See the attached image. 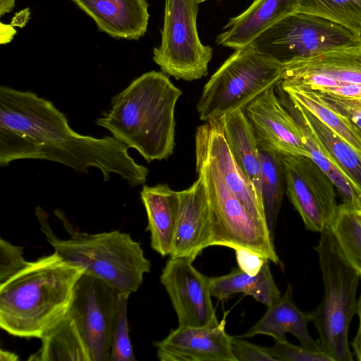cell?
<instances>
[{"label":"cell","instance_id":"obj_1","mask_svg":"<svg viewBox=\"0 0 361 361\" xmlns=\"http://www.w3.org/2000/svg\"><path fill=\"white\" fill-rule=\"evenodd\" d=\"M113 136L101 138L73 130L49 100L31 91L0 87V166L18 159L56 162L87 174L98 169L104 181L115 173L130 186L146 183L149 169Z\"/></svg>","mask_w":361,"mask_h":361},{"label":"cell","instance_id":"obj_2","mask_svg":"<svg viewBox=\"0 0 361 361\" xmlns=\"http://www.w3.org/2000/svg\"><path fill=\"white\" fill-rule=\"evenodd\" d=\"M182 94L162 71L145 73L112 97L96 124L148 163L167 159L175 147V107Z\"/></svg>","mask_w":361,"mask_h":361},{"label":"cell","instance_id":"obj_3","mask_svg":"<svg viewBox=\"0 0 361 361\" xmlns=\"http://www.w3.org/2000/svg\"><path fill=\"white\" fill-rule=\"evenodd\" d=\"M82 268L57 253L30 262L0 283V327L20 338H41L68 312Z\"/></svg>","mask_w":361,"mask_h":361},{"label":"cell","instance_id":"obj_4","mask_svg":"<svg viewBox=\"0 0 361 361\" xmlns=\"http://www.w3.org/2000/svg\"><path fill=\"white\" fill-rule=\"evenodd\" d=\"M41 231L54 250L64 261L82 268L84 274L99 279L120 293L131 294L140 287L151 263L145 257L139 242L118 230L87 233L75 229L59 209L54 214L69 234L60 239L53 232L48 215L41 207L35 208Z\"/></svg>","mask_w":361,"mask_h":361},{"label":"cell","instance_id":"obj_5","mask_svg":"<svg viewBox=\"0 0 361 361\" xmlns=\"http://www.w3.org/2000/svg\"><path fill=\"white\" fill-rule=\"evenodd\" d=\"M322 275L324 295L310 312L321 349L332 361H353L348 331L356 314V293L360 274L341 251L329 227L320 233L314 247Z\"/></svg>","mask_w":361,"mask_h":361},{"label":"cell","instance_id":"obj_6","mask_svg":"<svg viewBox=\"0 0 361 361\" xmlns=\"http://www.w3.org/2000/svg\"><path fill=\"white\" fill-rule=\"evenodd\" d=\"M283 65L257 52L251 45L235 50L204 86L197 104L201 121H219L244 109L280 82Z\"/></svg>","mask_w":361,"mask_h":361},{"label":"cell","instance_id":"obj_7","mask_svg":"<svg viewBox=\"0 0 361 361\" xmlns=\"http://www.w3.org/2000/svg\"><path fill=\"white\" fill-rule=\"evenodd\" d=\"M195 166L197 174L203 178L209 200V246L249 249L283 267L267 225L255 218L229 190L215 164L197 145Z\"/></svg>","mask_w":361,"mask_h":361},{"label":"cell","instance_id":"obj_8","mask_svg":"<svg viewBox=\"0 0 361 361\" xmlns=\"http://www.w3.org/2000/svg\"><path fill=\"white\" fill-rule=\"evenodd\" d=\"M361 44V37L325 18L300 12L290 14L250 44L264 56L285 65Z\"/></svg>","mask_w":361,"mask_h":361},{"label":"cell","instance_id":"obj_9","mask_svg":"<svg viewBox=\"0 0 361 361\" xmlns=\"http://www.w3.org/2000/svg\"><path fill=\"white\" fill-rule=\"evenodd\" d=\"M197 0H165L161 41L153 61L176 80L192 81L208 74L212 49L204 45L197 30Z\"/></svg>","mask_w":361,"mask_h":361},{"label":"cell","instance_id":"obj_10","mask_svg":"<svg viewBox=\"0 0 361 361\" xmlns=\"http://www.w3.org/2000/svg\"><path fill=\"white\" fill-rule=\"evenodd\" d=\"M121 293L105 281L83 274L68 310L89 349L92 361H110Z\"/></svg>","mask_w":361,"mask_h":361},{"label":"cell","instance_id":"obj_11","mask_svg":"<svg viewBox=\"0 0 361 361\" xmlns=\"http://www.w3.org/2000/svg\"><path fill=\"white\" fill-rule=\"evenodd\" d=\"M287 195L307 230L322 233L329 227L338 204L335 185L305 156H282Z\"/></svg>","mask_w":361,"mask_h":361},{"label":"cell","instance_id":"obj_12","mask_svg":"<svg viewBox=\"0 0 361 361\" xmlns=\"http://www.w3.org/2000/svg\"><path fill=\"white\" fill-rule=\"evenodd\" d=\"M278 84L284 90L317 93L361 84V44L285 64Z\"/></svg>","mask_w":361,"mask_h":361},{"label":"cell","instance_id":"obj_13","mask_svg":"<svg viewBox=\"0 0 361 361\" xmlns=\"http://www.w3.org/2000/svg\"><path fill=\"white\" fill-rule=\"evenodd\" d=\"M193 262L170 257L160 276L175 312L178 326H207L219 324L212 301L209 278L197 271Z\"/></svg>","mask_w":361,"mask_h":361},{"label":"cell","instance_id":"obj_14","mask_svg":"<svg viewBox=\"0 0 361 361\" xmlns=\"http://www.w3.org/2000/svg\"><path fill=\"white\" fill-rule=\"evenodd\" d=\"M275 86L262 92L243 110L258 148L282 156L309 157L300 130L279 100Z\"/></svg>","mask_w":361,"mask_h":361},{"label":"cell","instance_id":"obj_15","mask_svg":"<svg viewBox=\"0 0 361 361\" xmlns=\"http://www.w3.org/2000/svg\"><path fill=\"white\" fill-rule=\"evenodd\" d=\"M231 338L224 319L216 326H178L154 345L161 361H236Z\"/></svg>","mask_w":361,"mask_h":361},{"label":"cell","instance_id":"obj_16","mask_svg":"<svg viewBox=\"0 0 361 361\" xmlns=\"http://www.w3.org/2000/svg\"><path fill=\"white\" fill-rule=\"evenodd\" d=\"M187 189L178 191L180 204L173 249L170 257L194 261L209 247L210 208L202 176Z\"/></svg>","mask_w":361,"mask_h":361},{"label":"cell","instance_id":"obj_17","mask_svg":"<svg viewBox=\"0 0 361 361\" xmlns=\"http://www.w3.org/2000/svg\"><path fill=\"white\" fill-rule=\"evenodd\" d=\"M195 145L213 161L229 190L255 218L267 224L264 207L235 161L218 121L204 123L197 128Z\"/></svg>","mask_w":361,"mask_h":361},{"label":"cell","instance_id":"obj_18","mask_svg":"<svg viewBox=\"0 0 361 361\" xmlns=\"http://www.w3.org/2000/svg\"><path fill=\"white\" fill-rule=\"evenodd\" d=\"M99 30L115 38L139 39L147 29V0H72Z\"/></svg>","mask_w":361,"mask_h":361},{"label":"cell","instance_id":"obj_19","mask_svg":"<svg viewBox=\"0 0 361 361\" xmlns=\"http://www.w3.org/2000/svg\"><path fill=\"white\" fill-rule=\"evenodd\" d=\"M300 0H255L225 25L216 42L235 50L250 46L262 33L287 16L298 12Z\"/></svg>","mask_w":361,"mask_h":361},{"label":"cell","instance_id":"obj_20","mask_svg":"<svg viewBox=\"0 0 361 361\" xmlns=\"http://www.w3.org/2000/svg\"><path fill=\"white\" fill-rule=\"evenodd\" d=\"M140 199L147 217L151 247L162 257L171 255L179 211V192L167 184L144 185Z\"/></svg>","mask_w":361,"mask_h":361},{"label":"cell","instance_id":"obj_21","mask_svg":"<svg viewBox=\"0 0 361 361\" xmlns=\"http://www.w3.org/2000/svg\"><path fill=\"white\" fill-rule=\"evenodd\" d=\"M310 322H312L310 312H304L297 307L293 300V288L288 283L279 300L268 307L262 317L240 337L264 334L274 339H286L288 333L295 336L304 348L322 351L319 341H314L308 332Z\"/></svg>","mask_w":361,"mask_h":361},{"label":"cell","instance_id":"obj_22","mask_svg":"<svg viewBox=\"0 0 361 361\" xmlns=\"http://www.w3.org/2000/svg\"><path fill=\"white\" fill-rule=\"evenodd\" d=\"M275 90L281 104L299 127L309 157L331 180L341 194L343 204L353 208H360V192L338 167L322 141L310 127L296 102L278 83L275 86Z\"/></svg>","mask_w":361,"mask_h":361},{"label":"cell","instance_id":"obj_23","mask_svg":"<svg viewBox=\"0 0 361 361\" xmlns=\"http://www.w3.org/2000/svg\"><path fill=\"white\" fill-rule=\"evenodd\" d=\"M217 121L235 161L252 183L257 200L263 206L259 150L244 111H235Z\"/></svg>","mask_w":361,"mask_h":361},{"label":"cell","instance_id":"obj_24","mask_svg":"<svg viewBox=\"0 0 361 361\" xmlns=\"http://www.w3.org/2000/svg\"><path fill=\"white\" fill-rule=\"evenodd\" d=\"M212 296L223 300L231 295L242 293L251 295L267 307L276 302L281 296L267 259L256 275H250L240 268H233L225 275L209 278Z\"/></svg>","mask_w":361,"mask_h":361},{"label":"cell","instance_id":"obj_25","mask_svg":"<svg viewBox=\"0 0 361 361\" xmlns=\"http://www.w3.org/2000/svg\"><path fill=\"white\" fill-rule=\"evenodd\" d=\"M40 339L42 345L30 360L92 361L89 349L69 312Z\"/></svg>","mask_w":361,"mask_h":361},{"label":"cell","instance_id":"obj_26","mask_svg":"<svg viewBox=\"0 0 361 361\" xmlns=\"http://www.w3.org/2000/svg\"><path fill=\"white\" fill-rule=\"evenodd\" d=\"M296 103L310 127L322 141L338 167L350 178L361 194V153L324 125L307 109L298 102H296Z\"/></svg>","mask_w":361,"mask_h":361},{"label":"cell","instance_id":"obj_27","mask_svg":"<svg viewBox=\"0 0 361 361\" xmlns=\"http://www.w3.org/2000/svg\"><path fill=\"white\" fill-rule=\"evenodd\" d=\"M259 157L264 214L268 228L274 238L277 218L286 188L283 164L281 155L275 152L259 150Z\"/></svg>","mask_w":361,"mask_h":361},{"label":"cell","instance_id":"obj_28","mask_svg":"<svg viewBox=\"0 0 361 361\" xmlns=\"http://www.w3.org/2000/svg\"><path fill=\"white\" fill-rule=\"evenodd\" d=\"M284 91L361 153V130L347 117L328 106L314 92L306 90Z\"/></svg>","mask_w":361,"mask_h":361},{"label":"cell","instance_id":"obj_29","mask_svg":"<svg viewBox=\"0 0 361 361\" xmlns=\"http://www.w3.org/2000/svg\"><path fill=\"white\" fill-rule=\"evenodd\" d=\"M329 227L343 255L361 274V221L353 209L338 204Z\"/></svg>","mask_w":361,"mask_h":361},{"label":"cell","instance_id":"obj_30","mask_svg":"<svg viewBox=\"0 0 361 361\" xmlns=\"http://www.w3.org/2000/svg\"><path fill=\"white\" fill-rule=\"evenodd\" d=\"M298 12L325 18L361 37V0H300Z\"/></svg>","mask_w":361,"mask_h":361},{"label":"cell","instance_id":"obj_31","mask_svg":"<svg viewBox=\"0 0 361 361\" xmlns=\"http://www.w3.org/2000/svg\"><path fill=\"white\" fill-rule=\"evenodd\" d=\"M130 295L123 293L120 295L119 310L113 335L110 361L135 360L129 336L127 316V306Z\"/></svg>","mask_w":361,"mask_h":361},{"label":"cell","instance_id":"obj_32","mask_svg":"<svg viewBox=\"0 0 361 361\" xmlns=\"http://www.w3.org/2000/svg\"><path fill=\"white\" fill-rule=\"evenodd\" d=\"M274 344L267 348L276 361H332L323 351H314L289 343L286 339H274Z\"/></svg>","mask_w":361,"mask_h":361},{"label":"cell","instance_id":"obj_33","mask_svg":"<svg viewBox=\"0 0 361 361\" xmlns=\"http://www.w3.org/2000/svg\"><path fill=\"white\" fill-rule=\"evenodd\" d=\"M30 262L23 257V248L0 238V283L26 267Z\"/></svg>","mask_w":361,"mask_h":361},{"label":"cell","instance_id":"obj_34","mask_svg":"<svg viewBox=\"0 0 361 361\" xmlns=\"http://www.w3.org/2000/svg\"><path fill=\"white\" fill-rule=\"evenodd\" d=\"M317 94L328 106L347 117L361 130L360 99L343 97L327 94Z\"/></svg>","mask_w":361,"mask_h":361},{"label":"cell","instance_id":"obj_35","mask_svg":"<svg viewBox=\"0 0 361 361\" xmlns=\"http://www.w3.org/2000/svg\"><path fill=\"white\" fill-rule=\"evenodd\" d=\"M231 347L236 361H276L267 350L249 341L231 336Z\"/></svg>","mask_w":361,"mask_h":361},{"label":"cell","instance_id":"obj_36","mask_svg":"<svg viewBox=\"0 0 361 361\" xmlns=\"http://www.w3.org/2000/svg\"><path fill=\"white\" fill-rule=\"evenodd\" d=\"M234 250L238 268L250 275L253 276L258 274L264 262L268 259L249 249L238 247Z\"/></svg>","mask_w":361,"mask_h":361},{"label":"cell","instance_id":"obj_37","mask_svg":"<svg viewBox=\"0 0 361 361\" xmlns=\"http://www.w3.org/2000/svg\"><path fill=\"white\" fill-rule=\"evenodd\" d=\"M356 314L359 318V325L356 335L355 336L351 343V345L353 349V353L355 355L356 360L361 361V293L358 300H357Z\"/></svg>","mask_w":361,"mask_h":361},{"label":"cell","instance_id":"obj_38","mask_svg":"<svg viewBox=\"0 0 361 361\" xmlns=\"http://www.w3.org/2000/svg\"><path fill=\"white\" fill-rule=\"evenodd\" d=\"M16 0H0V16L11 12L15 6Z\"/></svg>","mask_w":361,"mask_h":361},{"label":"cell","instance_id":"obj_39","mask_svg":"<svg viewBox=\"0 0 361 361\" xmlns=\"http://www.w3.org/2000/svg\"><path fill=\"white\" fill-rule=\"evenodd\" d=\"M0 360L1 361H16L18 360V356L10 351L4 349L0 350Z\"/></svg>","mask_w":361,"mask_h":361},{"label":"cell","instance_id":"obj_40","mask_svg":"<svg viewBox=\"0 0 361 361\" xmlns=\"http://www.w3.org/2000/svg\"><path fill=\"white\" fill-rule=\"evenodd\" d=\"M351 208L353 209V210L355 211L356 215L357 216L359 219L361 221V207L360 208H353V207H351Z\"/></svg>","mask_w":361,"mask_h":361},{"label":"cell","instance_id":"obj_41","mask_svg":"<svg viewBox=\"0 0 361 361\" xmlns=\"http://www.w3.org/2000/svg\"><path fill=\"white\" fill-rule=\"evenodd\" d=\"M197 1H198L199 4H200V3H202V2L206 1L207 0H197Z\"/></svg>","mask_w":361,"mask_h":361}]
</instances>
